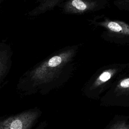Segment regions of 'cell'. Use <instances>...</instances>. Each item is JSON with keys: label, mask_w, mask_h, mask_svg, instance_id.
<instances>
[{"label": "cell", "mask_w": 129, "mask_h": 129, "mask_svg": "<svg viewBox=\"0 0 129 129\" xmlns=\"http://www.w3.org/2000/svg\"><path fill=\"white\" fill-rule=\"evenodd\" d=\"M42 111L35 106L21 112L0 117V129H45L48 125L42 120Z\"/></svg>", "instance_id": "cell-1"}, {"label": "cell", "mask_w": 129, "mask_h": 129, "mask_svg": "<svg viewBox=\"0 0 129 129\" xmlns=\"http://www.w3.org/2000/svg\"><path fill=\"white\" fill-rule=\"evenodd\" d=\"M101 25L112 32L129 35V25L124 22L108 21L103 22Z\"/></svg>", "instance_id": "cell-2"}, {"label": "cell", "mask_w": 129, "mask_h": 129, "mask_svg": "<svg viewBox=\"0 0 129 129\" xmlns=\"http://www.w3.org/2000/svg\"><path fill=\"white\" fill-rule=\"evenodd\" d=\"M105 129H129V117L117 116L110 121Z\"/></svg>", "instance_id": "cell-3"}, {"label": "cell", "mask_w": 129, "mask_h": 129, "mask_svg": "<svg viewBox=\"0 0 129 129\" xmlns=\"http://www.w3.org/2000/svg\"><path fill=\"white\" fill-rule=\"evenodd\" d=\"M62 61V58L58 55L54 56L51 57L48 61L47 67L48 68H53L58 66Z\"/></svg>", "instance_id": "cell-4"}, {"label": "cell", "mask_w": 129, "mask_h": 129, "mask_svg": "<svg viewBox=\"0 0 129 129\" xmlns=\"http://www.w3.org/2000/svg\"><path fill=\"white\" fill-rule=\"evenodd\" d=\"M72 5L76 9L80 11H84L88 8V5L82 0H73Z\"/></svg>", "instance_id": "cell-5"}, {"label": "cell", "mask_w": 129, "mask_h": 129, "mask_svg": "<svg viewBox=\"0 0 129 129\" xmlns=\"http://www.w3.org/2000/svg\"><path fill=\"white\" fill-rule=\"evenodd\" d=\"M4 72H2L1 71H0V84H1V82L2 81V80L3 79V77H4Z\"/></svg>", "instance_id": "cell-6"}, {"label": "cell", "mask_w": 129, "mask_h": 129, "mask_svg": "<svg viewBox=\"0 0 129 129\" xmlns=\"http://www.w3.org/2000/svg\"><path fill=\"white\" fill-rule=\"evenodd\" d=\"M126 107H129V103H128V104L127 105V106H126Z\"/></svg>", "instance_id": "cell-7"}]
</instances>
